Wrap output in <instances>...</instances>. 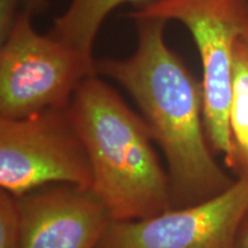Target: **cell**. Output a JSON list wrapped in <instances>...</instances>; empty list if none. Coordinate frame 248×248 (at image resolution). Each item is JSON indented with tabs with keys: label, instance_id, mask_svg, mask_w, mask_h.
I'll list each match as a JSON object with an SVG mask.
<instances>
[{
	"label": "cell",
	"instance_id": "13",
	"mask_svg": "<svg viewBox=\"0 0 248 248\" xmlns=\"http://www.w3.org/2000/svg\"><path fill=\"white\" fill-rule=\"evenodd\" d=\"M237 248H248V213L245 216L238 232Z\"/></svg>",
	"mask_w": 248,
	"mask_h": 248
},
{
	"label": "cell",
	"instance_id": "12",
	"mask_svg": "<svg viewBox=\"0 0 248 248\" xmlns=\"http://www.w3.org/2000/svg\"><path fill=\"white\" fill-rule=\"evenodd\" d=\"M22 2V11L28 12L31 15L39 13L46 7V0H21Z\"/></svg>",
	"mask_w": 248,
	"mask_h": 248
},
{
	"label": "cell",
	"instance_id": "7",
	"mask_svg": "<svg viewBox=\"0 0 248 248\" xmlns=\"http://www.w3.org/2000/svg\"><path fill=\"white\" fill-rule=\"evenodd\" d=\"M20 248H97L113 222L91 188L57 184L17 198Z\"/></svg>",
	"mask_w": 248,
	"mask_h": 248
},
{
	"label": "cell",
	"instance_id": "9",
	"mask_svg": "<svg viewBox=\"0 0 248 248\" xmlns=\"http://www.w3.org/2000/svg\"><path fill=\"white\" fill-rule=\"evenodd\" d=\"M229 122L233 153L228 168L241 176L248 173V47L243 36L234 48Z\"/></svg>",
	"mask_w": 248,
	"mask_h": 248
},
{
	"label": "cell",
	"instance_id": "4",
	"mask_svg": "<svg viewBox=\"0 0 248 248\" xmlns=\"http://www.w3.org/2000/svg\"><path fill=\"white\" fill-rule=\"evenodd\" d=\"M22 11L0 48V117L20 119L69 106L97 67L86 54L52 35H40Z\"/></svg>",
	"mask_w": 248,
	"mask_h": 248
},
{
	"label": "cell",
	"instance_id": "6",
	"mask_svg": "<svg viewBox=\"0 0 248 248\" xmlns=\"http://www.w3.org/2000/svg\"><path fill=\"white\" fill-rule=\"evenodd\" d=\"M248 213V173L201 202L150 218L111 222L97 248H237Z\"/></svg>",
	"mask_w": 248,
	"mask_h": 248
},
{
	"label": "cell",
	"instance_id": "11",
	"mask_svg": "<svg viewBox=\"0 0 248 248\" xmlns=\"http://www.w3.org/2000/svg\"><path fill=\"white\" fill-rule=\"evenodd\" d=\"M21 0H0V39L4 42L22 11Z\"/></svg>",
	"mask_w": 248,
	"mask_h": 248
},
{
	"label": "cell",
	"instance_id": "14",
	"mask_svg": "<svg viewBox=\"0 0 248 248\" xmlns=\"http://www.w3.org/2000/svg\"><path fill=\"white\" fill-rule=\"evenodd\" d=\"M243 38H244L245 43H246V45H247V47H248V30L243 35Z\"/></svg>",
	"mask_w": 248,
	"mask_h": 248
},
{
	"label": "cell",
	"instance_id": "10",
	"mask_svg": "<svg viewBox=\"0 0 248 248\" xmlns=\"http://www.w3.org/2000/svg\"><path fill=\"white\" fill-rule=\"evenodd\" d=\"M21 214L17 198L0 192V248H20Z\"/></svg>",
	"mask_w": 248,
	"mask_h": 248
},
{
	"label": "cell",
	"instance_id": "8",
	"mask_svg": "<svg viewBox=\"0 0 248 248\" xmlns=\"http://www.w3.org/2000/svg\"><path fill=\"white\" fill-rule=\"evenodd\" d=\"M148 0H71L63 14L54 18L51 32L55 38L92 55V48L102 23L120 6L135 8Z\"/></svg>",
	"mask_w": 248,
	"mask_h": 248
},
{
	"label": "cell",
	"instance_id": "3",
	"mask_svg": "<svg viewBox=\"0 0 248 248\" xmlns=\"http://www.w3.org/2000/svg\"><path fill=\"white\" fill-rule=\"evenodd\" d=\"M128 16L133 21H178L190 31L202 64L207 138L230 166L233 153L229 122L233 55L238 39L248 30V0H148L129 12Z\"/></svg>",
	"mask_w": 248,
	"mask_h": 248
},
{
	"label": "cell",
	"instance_id": "1",
	"mask_svg": "<svg viewBox=\"0 0 248 248\" xmlns=\"http://www.w3.org/2000/svg\"><path fill=\"white\" fill-rule=\"evenodd\" d=\"M136 23L135 53L95 61L97 73L122 86L140 109L166 157L172 208L201 202L233 183L207 144L202 83L167 45V21L147 18Z\"/></svg>",
	"mask_w": 248,
	"mask_h": 248
},
{
	"label": "cell",
	"instance_id": "5",
	"mask_svg": "<svg viewBox=\"0 0 248 248\" xmlns=\"http://www.w3.org/2000/svg\"><path fill=\"white\" fill-rule=\"evenodd\" d=\"M53 184L92 187L88 154L68 108L0 117V186L20 198Z\"/></svg>",
	"mask_w": 248,
	"mask_h": 248
},
{
	"label": "cell",
	"instance_id": "2",
	"mask_svg": "<svg viewBox=\"0 0 248 248\" xmlns=\"http://www.w3.org/2000/svg\"><path fill=\"white\" fill-rule=\"evenodd\" d=\"M68 113L88 154L91 190L113 222L150 218L172 208L168 172L146 122L98 74L80 83Z\"/></svg>",
	"mask_w": 248,
	"mask_h": 248
}]
</instances>
